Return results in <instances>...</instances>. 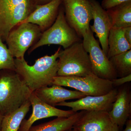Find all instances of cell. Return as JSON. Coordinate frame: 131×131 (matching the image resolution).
<instances>
[{"instance_id": "6da1fadb", "label": "cell", "mask_w": 131, "mask_h": 131, "mask_svg": "<svg viewBox=\"0 0 131 131\" xmlns=\"http://www.w3.org/2000/svg\"><path fill=\"white\" fill-rule=\"evenodd\" d=\"M61 47L54 54L38 59L29 65L25 58H15V71L33 92L43 87L52 85L58 71V59Z\"/></svg>"}, {"instance_id": "7a4b0ae2", "label": "cell", "mask_w": 131, "mask_h": 131, "mask_svg": "<svg viewBox=\"0 0 131 131\" xmlns=\"http://www.w3.org/2000/svg\"><path fill=\"white\" fill-rule=\"evenodd\" d=\"M32 93L15 71H0V112L3 116L23 105Z\"/></svg>"}, {"instance_id": "3957f363", "label": "cell", "mask_w": 131, "mask_h": 131, "mask_svg": "<svg viewBox=\"0 0 131 131\" xmlns=\"http://www.w3.org/2000/svg\"><path fill=\"white\" fill-rule=\"evenodd\" d=\"M93 73L89 55L82 41L61 50L58 59L57 76L85 77Z\"/></svg>"}, {"instance_id": "277c9868", "label": "cell", "mask_w": 131, "mask_h": 131, "mask_svg": "<svg viewBox=\"0 0 131 131\" xmlns=\"http://www.w3.org/2000/svg\"><path fill=\"white\" fill-rule=\"evenodd\" d=\"M81 39L68 24L66 19L64 9L61 8L53 24L42 32L38 41L31 47L28 52L46 45H59L66 49Z\"/></svg>"}, {"instance_id": "5b68a950", "label": "cell", "mask_w": 131, "mask_h": 131, "mask_svg": "<svg viewBox=\"0 0 131 131\" xmlns=\"http://www.w3.org/2000/svg\"><path fill=\"white\" fill-rule=\"evenodd\" d=\"M34 0H0V37L3 41L12 29L35 9Z\"/></svg>"}, {"instance_id": "8992f818", "label": "cell", "mask_w": 131, "mask_h": 131, "mask_svg": "<svg viewBox=\"0 0 131 131\" xmlns=\"http://www.w3.org/2000/svg\"><path fill=\"white\" fill-rule=\"evenodd\" d=\"M52 84L72 88L88 96L103 95L114 88L112 81L101 78L93 73L85 77L57 76Z\"/></svg>"}, {"instance_id": "52a82bcc", "label": "cell", "mask_w": 131, "mask_h": 131, "mask_svg": "<svg viewBox=\"0 0 131 131\" xmlns=\"http://www.w3.org/2000/svg\"><path fill=\"white\" fill-rule=\"evenodd\" d=\"M42 33L37 25L21 23L12 29L5 41L14 58H24L26 51L39 39Z\"/></svg>"}, {"instance_id": "ba28073f", "label": "cell", "mask_w": 131, "mask_h": 131, "mask_svg": "<svg viewBox=\"0 0 131 131\" xmlns=\"http://www.w3.org/2000/svg\"><path fill=\"white\" fill-rule=\"evenodd\" d=\"M82 39L83 47L89 55L93 73L105 80L112 81L117 78V75L109 59L90 28L84 34Z\"/></svg>"}, {"instance_id": "9c48e42d", "label": "cell", "mask_w": 131, "mask_h": 131, "mask_svg": "<svg viewBox=\"0 0 131 131\" xmlns=\"http://www.w3.org/2000/svg\"><path fill=\"white\" fill-rule=\"evenodd\" d=\"M66 21L81 39L90 28L93 19L89 0H63Z\"/></svg>"}, {"instance_id": "30bf717a", "label": "cell", "mask_w": 131, "mask_h": 131, "mask_svg": "<svg viewBox=\"0 0 131 131\" xmlns=\"http://www.w3.org/2000/svg\"><path fill=\"white\" fill-rule=\"evenodd\" d=\"M72 129L74 131H119L108 112L85 111Z\"/></svg>"}, {"instance_id": "8fae6325", "label": "cell", "mask_w": 131, "mask_h": 131, "mask_svg": "<svg viewBox=\"0 0 131 131\" xmlns=\"http://www.w3.org/2000/svg\"><path fill=\"white\" fill-rule=\"evenodd\" d=\"M118 93V89L114 88L106 94L100 96L88 95L74 101L58 103L56 106L68 107L74 112L78 111H105L110 112L112 109Z\"/></svg>"}, {"instance_id": "7c38bea8", "label": "cell", "mask_w": 131, "mask_h": 131, "mask_svg": "<svg viewBox=\"0 0 131 131\" xmlns=\"http://www.w3.org/2000/svg\"><path fill=\"white\" fill-rule=\"evenodd\" d=\"M29 100L32 107V113L28 119H24L18 131H28L37 121L53 117H68L75 113L71 110H64L45 103L32 93Z\"/></svg>"}, {"instance_id": "4fadbf2b", "label": "cell", "mask_w": 131, "mask_h": 131, "mask_svg": "<svg viewBox=\"0 0 131 131\" xmlns=\"http://www.w3.org/2000/svg\"><path fill=\"white\" fill-rule=\"evenodd\" d=\"M63 1L52 0L44 5H36L34 10L21 23L37 25L43 32L50 27L56 20Z\"/></svg>"}, {"instance_id": "5bb4252c", "label": "cell", "mask_w": 131, "mask_h": 131, "mask_svg": "<svg viewBox=\"0 0 131 131\" xmlns=\"http://www.w3.org/2000/svg\"><path fill=\"white\" fill-rule=\"evenodd\" d=\"M92 7L94 24L90 29L99 39L102 49L106 55L108 51L107 40L112 24L107 12L95 0H89Z\"/></svg>"}, {"instance_id": "9a60e30c", "label": "cell", "mask_w": 131, "mask_h": 131, "mask_svg": "<svg viewBox=\"0 0 131 131\" xmlns=\"http://www.w3.org/2000/svg\"><path fill=\"white\" fill-rule=\"evenodd\" d=\"M33 92L40 100L53 106L67 100H78L88 96L80 91L69 90L56 84H52L51 87L40 88Z\"/></svg>"}, {"instance_id": "2e32d148", "label": "cell", "mask_w": 131, "mask_h": 131, "mask_svg": "<svg viewBox=\"0 0 131 131\" xmlns=\"http://www.w3.org/2000/svg\"><path fill=\"white\" fill-rule=\"evenodd\" d=\"M131 101L130 88L122 87L118 90L112 109L108 112L111 119L119 129L126 123L130 114Z\"/></svg>"}, {"instance_id": "e0dca14e", "label": "cell", "mask_w": 131, "mask_h": 131, "mask_svg": "<svg viewBox=\"0 0 131 131\" xmlns=\"http://www.w3.org/2000/svg\"><path fill=\"white\" fill-rule=\"evenodd\" d=\"M84 110L76 112L68 117L56 118L35 126H32L28 131H64L72 129L74 124L80 118Z\"/></svg>"}, {"instance_id": "ac0fdd59", "label": "cell", "mask_w": 131, "mask_h": 131, "mask_svg": "<svg viewBox=\"0 0 131 131\" xmlns=\"http://www.w3.org/2000/svg\"><path fill=\"white\" fill-rule=\"evenodd\" d=\"M107 43L108 51L107 56L108 59L131 49V45L124 37V28H111Z\"/></svg>"}, {"instance_id": "d6986e66", "label": "cell", "mask_w": 131, "mask_h": 131, "mask_svg": "<svg viewBox=\"0 0 131 131\" xmlns=\"http://www.w3.org/2000/svg\"><path fill=\"white\" fill-rule=\"evenodd\" d=\"M112 28H124L131 26V1L107 10Z\"/></svg>"}, {"instance_id": "ffe728a7", "label": "cell", "mask_w": 131, "mask_h": 131, "mask_svg": "<svg viewBox=\"0 0 131 131\" xmlns=\"http://www.w3.org/2000/svg\"><path fill=\"white\" fill-rule=\"evenodd\" d=\"M31 106L29 100L18 109L3 117L0 131H18Z\"/></svg>"}, {"instance_id": "44dd1931", "label": "cell", "mask_w": 131, "mask_h": 131, "mask_svg": "<svg viewBox=\"0 0 131 131\" xmlns=\"http://www.w3.org/2000/svg\"><path fill=\"white\" fill-rule=\"evenodd\" d=\"M117 77L131 74V49L109 59Z\"/></svg>"}, {"instance_id": "7402d4cb", "label": "cell", "mask_w": 131, "mask_h": 131, "mask_svg": "<svg viewBox=\"0 0 131 131\" xmlns=\"http://www.w3.org/2000/svg\"><path fill=\"white\" fill-rule=\"evenodd\" d=\"M3 41L0 37V71L3 70L15 71V58Z\"/></svg>"}, {"instance_id": "603a6c76", "label": "cell", "mask_w": 131, "mask_h": 131, "mask_svg": "<svg viewBox=\"0 0 131 131\" xmlns=\"http://www.w3.org/2000/svg\"><path fill=\"white\" fill-rule=\"evenodd\" d=\"M130 1L131 0H103L101 6L103 9L108 10L124 3Z\"/></svg>"}, {"instance_id": "cb8c5ba5", "label": "cell", "mask_w": 131, "mask_h": 131, "mask_svg": "<svg viewBox=\"0 0 131 131\" xmlns=\"http://www.w3.org/2000/svg\"><path fill=\"white\" fill-rule=\"evenodd\" d=\"M131 81V74L124 77H120L118 78H117L116 79L112 80V82L113 86L114 88L119 86L127 83Z\"/></svg>"}, {"instance_id": "d4e9b609", "label": "cell", "mask_w": 131, "mask_h": 131, "mask_svg": "<svg viewBox=\"0 0 131 131\" xmlns=\"http://www.w3.org/2000/svg\"><path fill=\"white\" fill-rule=\"evenodd\" d=\"M124 37L127 42L131 45V26L124 28Z\"/></svg>"}, {"instance_id": "484cf974", "label": "cell", "mask_w": 131, "mask_h": 131, "mask_svg": "<svg viewBox=\"0 0 131 131\" xmlns=\"http://www.w3.org/2000/svg\"><path fill=\"white\" fill-rule=\"evenodd\" d=\"M37 5H42L50 2L52 0H34Z\"/></svg>"}, {"instance_id": "4316f807", "label": "cell", "mask_w": 131, "mask_h": 131, "mask_svg": "<svg viewBox=\"0 0 131 131\" xmlns=\"http://www.w3.org/2000/svg\"><path fill=\"white\" fill-rule=\"evenodd\" d=\"M126 126L124 131H131V120H127L126 122Z\"/></svg>"}, {"instance_id": "83f0119b", "label": "cell", "mask_w": 131, "mask_h": 131, "mask_svg": "<svg viewBox=\"0 0 131 131\" xmlns=\"http://www.w3.org/2000/svg\"><path fill=\"white\" fill-rule=\"evenodd\" d=\"M3 117H4V116L0 112V130H1V128L2 123Z\"/></svg>"}, {"instance_id": "f1b7e54d", "label": "cell", "mask_w": 131, "mask_h": 131, "mask_svg": "<svg viewBox=\"0 0 131 131\" xmlns=\"http://www.w3.org/2000/svg\"><path fill=\"white\" fill-rule=\"evenodd\" d=\"M64 131H74L72 129H68V130H66Z\"/></svg>"}]
</instances>
